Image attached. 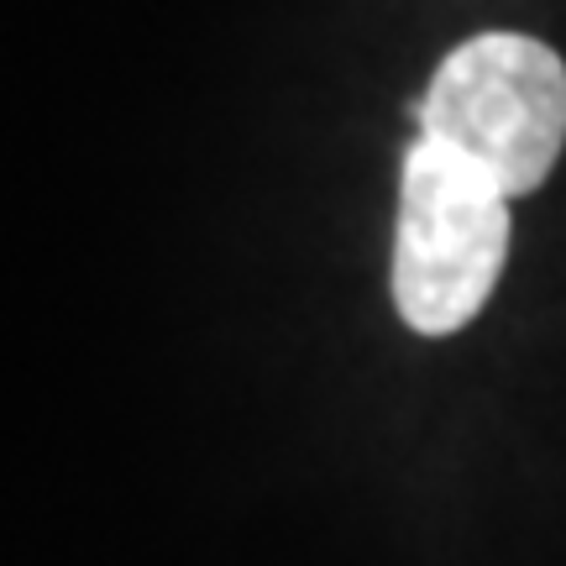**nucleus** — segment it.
Masks as SVG:
<instances>
[{"label":"nucleus","instance_id":"1","mask_svg":"<svg viewBox=\"0 0 566 566\" xmlns=\"http://www.w3.org/2000/svg\"><path fill=\"white\" fill-rule=\"evenodd\" d=\"M420 122L520 200L546 184L566 142V63L525 32H483L436 69Z\"/></svg>","mask_w":566,"mask_h":566},{"label":"nucleus","instance_id":"2","mask_svg":"<svg viewBox=\"0 0 566 566\" xmlns=\"http://www.w3.org/2000/svg\"><path fill=\"white\" fill-rule=\"evenodd\" d=\"M509 252V195L436 137L405 163L394 231V304L420 336H451L483 315Z\"/></svg>","mask_w":566,"mask_h":566}]
</instances>
